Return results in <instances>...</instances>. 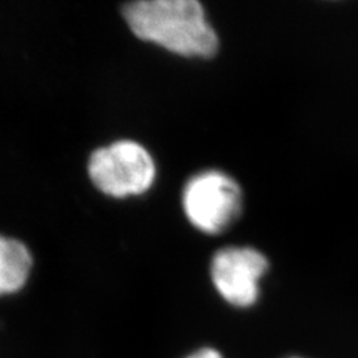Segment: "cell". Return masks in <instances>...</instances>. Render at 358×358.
Instances as JSON below:
<instances>
[{"mask_svg": "<svg viewBox=\"0 0 358 358\" xmlns=\"http://www.w3.org/2000/svg\"><path fill=\"white\" fill-rule=\"evenodd\" d=\"M122 17L136 38L187 59H210L220 48L197 0H139L124 5Z\"/></svg>", "mask_w": 358, "mask_h": 358, "instance_id": "cell-1", "label": "cell"}, {"mask_svg": "<svg viewBox=\"0 0 358 358\" xmlns=\"http://www.w3.org/2000/svg\"><path fill=\"white\" fill-rule=\"evenodd\" d=\"M90 181L109 197L141 196L154 185L157 167L151 152L130 139L97 148L88 159Z\"/></svg>", "mask_w": 358, "mask_h": 358, "instance_id": "cell-2", "label": "cell"}, {"mask_svg": "<svg viewBox=\"0 0 358 358\" xmlns=\"http://www.w3.org/2000/svg\"><path fill=\"white\" fill-rule=\"evenodd\" d=\"M242 188L221 171H205L188 179L182 209L193 227L206 234L227 230L242 212Z\"/></svg>", "mask_w": 358, "mask_h": 358, "instance_id": "cell-3", "label": "cell"}, {"mask_svg": "<svg viewBox=\"0 0 358 358\" xmlns=\"http://www.w3.org/2000/svg\"><path fill=\"white\" fill-rule=\"evenodd\" d=\"M267 271V257L251 246H227L210 262V279L217 293L239 309L251 308L259 301L260 284Z\"/></svg>", "mask_w": 358, "mask_h": 358, "instance_id": "cell-4", "label": "cell"}, {"mask_svg": "<svg viewBox=\"0 0 358 358\" xmlns=\"http://www.w3.org/2000/svg\"><path fill=\"white\" fill-rule=\"evenodd\" d=\"M33 259L27 246L0 234V296L14 294L29 281Z\"/></svg>", "mask_w": 358, "mask_h": 358, "instance_id": "cell-5", "label": "cell"}, {"mask_svg": "<svg viewBox=\"0 0 358 358\" xmlns=\"http://www.w3.org/2000/svg\"><path fill=\"white\" fill-rule=\"evenodd\" d=\"M184 358H224V357L218 350L210 348V346H205V348H199Z\"/></svg>", "mask_w": 358, "mask_h": 358, "instance_id": "cell-6", "label": "cell"}, {"mask_svg": "<svg viewBox=\"0 0 358 358\" xmlns=\"http://www.w3.org/2000/svg\"><path fill=\"white\" fill-rule=\"evenodd\" d=\"M288 358H306V357H299V355H296V357H288Z\"/></svg>", "mask_w": 358, "mask_h": 358, "instance_id": "cell-7", "label": "cell"}]
</instances>
